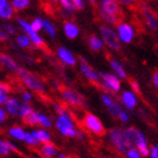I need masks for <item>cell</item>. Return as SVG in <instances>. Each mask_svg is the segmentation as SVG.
I'll return each mask as SVG.
<instances>
[{"instance_id":"cell-1","label":"cell","mask_w":158,"mask_h":158,"mask_svg":"<svg viewBox=\"0 0 158 158\" xmlns=\"http://www.w3.org/2000/svg\"><path fill=\"white\" fill-rule=\"evenodd\" d=\"M124 135L128 139L130 146L138 148L142 157H149L150 147H149L146 135L139 129L135 128V127H128L124 129Z\"/></svg>"},{"instance_id":"cell-2","label":"cell","mask_w":158,"mask_h":158,"mask_svg":"<svg viewBox=\"0 0 158 158\" xmlns=\"http://www.w3.org/2000/svg\"><path fill=\"white\" fill-rule=\"evenodd\" d=\"M99 15L107 25H116L121 17L120 3L116 0H102L99 6Z\"/></svg>"},{"instance_id":"cell-3","label":"cell","mask_w":158,"mask_h":158,"mask_svg":"<svg viewBox=\"0 0 158 158\" xmlns=\"http://www.w3.org/2000/svg\"><path fill=\"white\" fill-rule=\"evenodd\" d=\"M56 129L59 130V132L64 137H76L77 135V130L75 129V124H73V121L71 116L66 112L59 113V116H58V120L56 122Z\"/></svg>"},{"instance_id":"cell-4","label":"cell","mask_w":158,"mask_h":158,"mask_svg":"<svg viewBox=\"0 0 158 158\" xmlns=\"http://www.w3.org/2000/svg\"><path fill=\"white\" fill-rule=\"evenodd\" d=\"M18 77L23 81L24 85H26L31 90L37 93H43L45 92V85L44 82L33 73H31L28 70L25 69H19L18 71Z\"/></svg>"},{"instance_id":"cell-5","label":"cell","mask_w":158,"mask_h":158,"mask_svg":"<svg viewBox=\"0 0 158 158\" xmlns=\"http://www.w3.org/2000/svg\"><path fill=\"white\" fill-rule=\"evenodd\" d=\"M109 138L113 147L118 150L120 154L125 155V152H128V149L131 147L129 143L128 139L124 135V130H121L118 128H114L110 130L109 132Z\"/></svg>"},{"instance_id":"cell-6","label":"cell","mask_w":158,"mask_h":158,"mask_svg":"<svg viewBox=\"0 0 158 158\" xmlns=\"http://www.w3.org/2000/svg\"><path fill=\"white\" fill-rule=\"evenodd\" d=\"M99 32H101V36L104 41V44H106L107 48L114 50V51H118L121 49L122 42L115 30H113L109 25H103L99 27Z\"/></svg>"},{"instance_id":"cell-7","label":"cell","mask_w":158,"mask_h":158,"mask_svg":"<svg viewBox=\"0 0 158 158\" xmlns=\"http://www.w3.org/2000/svg\"><path fill=\"white\" fill-rule=\"evenodd\" d=\"M99 77L102 79V86L106 93L116 94L121 90V78H118L115 73H99Z\"/></svg>"},{"instance_id":"cell-8","label":"cell","mask_w":158,"mask_h":158,"mask_svg":"<svg viewBox=\"0 0 158 158\" xmlns=\"http://www.w3.org/2000/svg\"><path fill=\"white\" fill-rule=\"evenodd\" d=\"M84 122V125H85V128L87 130H89L90 132H93L94 135H104L106 133L105 131V128H104V125L103 123L101 122L98 118L92 113H87L82 120Z\"/></svg>"},{"instance_id":"cell-9","label":"cell","mask_w":158,"mask_h":158,"mask_svg":"<svg viewBox=\"0 0 158 158\" xmlns=\"http://www.w3.org/2000/svg\"><path fill=\"white\" fill-rule=\"evenodd\" d=\"M116 33L121 40L122 43L129 44L131 43L135 37V30L131 24L125 22H118L116 24Z\"/></svg>"},{"instance_id":"cell-10","label":"cell","mask_w":158,"mask_h":158,"mask_svg":"<svg viewBox=\"0 0 158 158\" xmlns=\"http://www.w3.org/2000/svg\"><path fill=\"white\" fill-rule=\"evenodd\" d=\"M19 116L23 118V121L25 124L34 127V125L40 124L39 122V113H36L31 106L27 105V103L24 102L20 107V113Z\"/></svg>"},{"instance_id":"cell-11","label":"cell","mask_w":158,"mask_h":158,"mask_svg":"<svg viewBox=\"0 0 158 158\" xmlns=\"http://www.w3.org/2000/svg\"><path fill=\"white\" fill-rule=\"evenodd\" d=\"M17 20H18V24H19L20 26L24 28V31L26 32L27 35L30 36L32 43H34L35 45L40 46V48H42V46H45V43H44V41L42 40V37H41L39 34H37L36 31L33 30V27L31 26V24H28L26 20L22 19V18H18Z\"/></svg>"},{"instance_id":"cell-12","label":"cell","mask_w":158,"mask_h":158,"mask_svg":"<svg viewBox=\"0 0 158 158\" xmlns=\"http://www.w3.org/2000/svg\"><path fill=\"white\" fill-rule=\"evenodd\" d=\"M141 14L145 20L146 26L152 32H157L158 31V17L152 13V9L148 8L147 6H143L141 8Z\"/></svg>"},{"instance_id":"cell-13","label":"cell","mask_w":158,"mask_h":158,"mask_svg":"<svg viewBox=\"0 0 158 158\" xmlns=\"http://www.w3.org/2000/svg\"><path fill=\"white\" fill-rule=\"evenodd\" d=\"M61 95H62L63 101L71 106H79L82 104L81 96L78 95L76 92H73V89L62 88L61 89Z\"/></svg>"},{"instance_id":"cell-14","label":"cell","mask_w":158,"mask_h":158,"mask_svg":"<svg viewBox=\"0 0 158 158\" xmlns=\"http://www.w3.org/2000/svg\"><path fill=\"white\" fill-rule=\"evenodd\" d=\"M121 103L128 110H133L135 107H137L138 105L137 93H135L133 90H124L121 94Z\"/></svg>"},{"instance_id":"cell-15","label":"cell","mask_w":158,"mask_h":158,"mask_svg":"<svg viewBox=\"0 0 158 158\" xmlns=\"http://www.w3.org/2000/svg\"><path fill=\"white\" fill-rule=\"evenodd\" d=\"M80 70H81L82 75L88 79L89 81L94 82V84L99 82V79H101V77H99V73H96L95 70L93 69L92 67L89 66L85 60H81V63H80Z\"/></svg>"},{"instance_id":"cell-16","label":"cell","mask_w":158,"mask_h":158,"mask_svg":"<svg viewBox=\"0 0 158 158\" xmlns=\"http://www.w3.org/2000/svg\"><path fill=\"white\" fill-rule=\"evenodd\" d=\"M56 53H58V58H59L63 63H66L68 66H75V64H76V58H75V56H73L68 49L61 46V48H59V50H58Z\"/></svg>"},{"instance_id":"cell-17","label":"cell","mask_w":158,"mask_h":158,"mask_svg":"<svg viewBox=\"0 0 158 158\" xmlns=\"http://www.w3.org/2000/svg\"><path fill=\"white\" fill-rule=\"evenodd\" d=\"M22 104L23 103H20L16 98H8L6 102V111H8V113L13 116H19Z\"/></svg>"},{"instance_id":"cell-18","label":"cell","mask_w":158,"mask_h":158,"mask_svg":"<svg viewBox=\"0 0 158 158\" xmlns=\"http://www.w3.org/2000/svg\"><path fill=\"white\" fill-rule=\"evenodd\" d=\"M110 64H111V68H112L113 73H115L118 78H121V79L128 78V75H127V71H125L124 67H123V64H122L120 61L113 59L110 61Z\"/></svg>"},{"instance_id":"cell-19","label":"cell","mask_w":158,"mask_h":158,"mask_svg":"<svg viewBox=\"0 0 158 158\" xmlns=\"http://www.w3.org/2000/svg\"><path fill=\"white\" fill-rule=\"evenodd\" d=\"M63 31H64V34H66L67 37H69L71 40H75L79 35V28L77 25H75L71 22H67L63 25Z\"/></svg>"},{"instance_id":"cell-20","label":"cell","mask_w":158,"mask_h":158,"mask_svg":"<svg viewBox=\"0 0 158 158\" xmlns=\"http://www.w3.org/2000/svg\"><path fill=\"white\" fill-rule=\"evenodd\" d=\"M0 61H1V63H2L5 67H7L8 69L13 70V71H16V73H18V71H19L20 68L17 66V63L14 61L11 56L1 53V54H0Z\"/></svg>"},{"instance_id":"cell-21","label":"cell","mask_w":158,"mask_h":158,"mask_svg":"<svg viewBox=\"0 0 158 158\" xmlns=\"http://www.w3.org/2000/svg\"><path fill=\"white\" fill-rule=\"evenodd\" d=\"M88 44L93 51L98 52V51H101V50L103 49V46H104V41H103V39H101V37H98L97 35L94 34V35H90V36H89Z\"/></svg>"},{"instance_id":"cell-22","label":"cell","mask_w":158,"mask_h":158,"mask_svg":"<svg viewBox=\"0 0 158 158\" xmlns=\"http://www.w3.org/2000/svg\"><path fill=\"white\" fill-rule=\"evenodd\" d=\"M40 152H41V155L43 156V157H53V156L56 155V152H58V150H56V146L52 145V143H50V142H45V143H43V146L41 147V150H40Z\"/></svg>"},{"instance_id":"cell-23","label":"cell","mask_w":158,"mask_h":158,"mask_svg":"<svg viewBox=\"0 0 158 158\" xmlns=\"http://www.w3.org/2000/svg\"><path fill=\"white\" fill-rule=\"evenodd\" d=\"M14 11H15V8L13 7V5L8 2L0 6V17L3 19H10L14 15Z\"/></svg>"},{"instance_id":"cell-24","label":"cell","mask_w":158,"mask_h":158,"mask_svg":"<svg viewBox=\"0 0 158 158\" xmlns=\"http://www.w3.org/2000/svg\"><path fill=\"white\" fill-rule=\"evenodd\" d=\"M17 152V149L11 142L0 140V155L8 156L10 152Z\"/></svg>"},{"instance_id":"cell-25","label":"cell","mask_w":158,"mask_h":158,"mask_svg":"<svg viewBox=\"0 0 158 158\" xmlns=\"http://www.w3.org/2000/svg\"><path fill=\"white\" fill-rule=\"evenodd\" d=\"M9 135H11L13 138L17 139V140H24L25 131H24L23 128H20V127H13V128L9 130Z\"/></svg>"},{"instance_id":"cell-26","label":"cell","mask_w":158,"mask_h":158,"mask_svg":"<svg viewBox=\"0 0 158 158\" xmlns=\"http://www.w3.org/2000/svg\"><path fill=\"white\" fill-rule=\"evenodd\" d=\"M35 132V135H36L37 139L40 140V142H42V143H45V142H50L51 140V135L50 133L46 130L44 129H41V130H36Z\"/></svg>"},{"instance_id":"cell-27","label":"cell","mask_w":158,"mask_h":158,"mask_svg":"<svg viewBox=\"0 0 158 158\" xmlns=\"http://www.w3.org/2000/svg\"><path fill=\"white\" fill-rule=\"evenodd\" d=\"M24 141L26 142L27 145L30 146H36L39 145L40 140L37 139L35 132H28V133H25V137H24Z\"/></svg>"},{"instance_id":"cell-28","label":"cell","mask_w":158,"mask_h":158,"mask_svg":"<svg viewBox=\"0 0 158 158\" xmlns=\"http://www.w3.org/2000/svg\"><path fill=\"white\" fill-rule=\"evenodd\" d=\"M109 109V112L111 113V115L113 116V118H118V115H120V113L123 111V107H122L120 104H118V102H114L112 104V105L110 106V107H107Z\"/></svg>"},{"instance_id":"cell-29","label":"cell","mask_w":158,"mask_h":158,"mask_svg":"<svg viewBox=\"0 0 158 158\" xmlns=\"http://www.w3.org/2000/svg\"><path fill=\"white\" fill-rule=\"evenodd\" d=\"M11 5L15 8V10H23L28 7L30 0H13Z\"/></svg>"},{"instance_id":"cell-30","label":"cell","mask_w":158,"mask_h":158,"mask_svg":"<svg viewBox=\"0 0 158 158\" xmlns=\"http://www.w3.org/2000/svg\"><path fill=\"white\" fill-rule=\"evenodd\" d=\"M43 27H44V30H45L46 33L49 34L52 39L56 37V28H54V26L50 23L49 20H46V19L43 20Z\"/></svg>"},{"instance_id":"cell-31","label":"cell","mask_w":158,"mask_h":158,"mask_svg":"<svg viewBox=\"0 0 158 158\" xmlns=\"http://www.w3.org/2000/svg\"><path fill=\"white\" fill-rule=\"evenodd\" d=\"M31 39L28 35H19V36L17 37V43H18V45L20 48H28L31 45Z\"/></svg>"},{"instance_id":"cell-32","label":"cell","mask_w":158,"mask_h":158,"mask_svg":"<svg viewBox=\"0 0 158 158\" xmlns=\"http://www.w3.org/2000/svg\"><path fill=\"white\" fill-rule=\"evenodd\" d=\"M125 156L128 158H141V154L139 152L138 148H135V147H130L128 149V152H125Z\"/></svg>"},{"instance_id":"cell-33","label":"cell","mask_w":158,"mask_h":158,"mask_svg":"<svg viewBox=\"0 0 158 158\" xmlns=\"http://www.w3.org/2000/svg\"><path fill=\"white\" fill-rule=\"evenodd\" d=\"M39 122L43 128H51V127H52V122H51V120H50L46 115H44V114H40L39 113Z\"/></svg>"},{"instance_id":"cell-34","label":"cell","mask_w":158,"mask_h":158,"mask_svg":"<svg viewBox=\"0 0 158 158\" xmlns=\"http://www.w3.org/2000/svg\"><path fill=\"white\" fill-rule=\"evenodd\" d=\"M59 2H60V5L62 6V8H64V9L68 10V11H73V10L76 9L71 0H59Z\"/></svg>"},{"instance_id":"cell-35","label":"cell","mask_w":158,"mask_h":158,"mask_svg":"<svg viewBox=\"0 0 158 158\" xmlns=\"http://www.w3.org/2000/svg\"><path fill=\"white\" fill-rule=\"evenodd\" d=\"M31 26L33 27V30H35L36 32H40L43 28V19H41V18H34L33 22L31 23Z\"/></svg>"},{"instance_id":"cell-36","label":"cell","mask_w":158,"mask_h":158,"mask_svg":"<svg viewBox=\"0 0 158 158\" xmlns=\"http://www.w3.org/2000/svg\"><path fill=\"white\" fill-rule=\"evenodd\" d=\"M118 118L121 122H123V123H128V122L130 121V115L128 114V112H127V111H124V110H123V111L120 113V115H118Z\"/></svg>"},{"instance_id":"cell-37","label":"cell","mask_w":158,"mask_h":158,"mask_svg":"<svg viewBox=\"0 0 158 158\" xmlns=\"http://www.w3.org/2000/svg\"><path fill=\"white\" fill-rule=\"evenodd\" d=\"M149 157L158 158V145H154L149 149Z\"/></svg>"},{"instance_id":"cell-38","label":"cell","mask_w":158,"mask_h":158,"mask_svg":"<svg viewBox=\"0 0 158 158\" xmlns=\"http://www.w3.org/2000/svg\"><path fill=\"white\" fill-rule=\"evenodd\" d=\"M116 1H118L120 5H122V6L131 7V6H133V5H135L138 0H116Z\"/></svg>"},{"instance_id":"cell-39","label":"cell","mask_w":158,"mask_h":158,"mask_svg":"<svg viewBox=\"0 0 158 158\" xmlns=\"http://www.w3.org/2000/svg\"><path fill=\"white\" fill-rule=\"evenodd\" d=\"M11 88H10V86L6 82H1L0 81V93H5V94H8L10 93Z\"/></svg>"},{"instance_id":"cell-40","label":"cell","mask_w":158,"mask_h":158,"mask_svg":"<svg viewBox=\"0 0 158 158\" xmlns=\"http://www.w3.org/2000/svg\"><path fill=\"white\" fill-rule=\"evenodd\" d=\"M73 3V6H75V8L78 10L82 9L84 8V1L82 0H71Z\"/></svg>"},{"instance_id":"cell-41","label":"cell","mask_w":158,"mask_h":158,"mask_svg":"<svg viewBox=\"0 0 158 158\" xmlns=\"http://www.w3.org/2000/svg\"><path fill=\"white\" fill-rule=\"evenodd\" d=\"M152 85H154V87L158 89V70H156L155 73H152Z\"/></svg>"},{"instance_id":"cell-42","label":"cell","mask_w":158,"mask_h":158,"mask_svg":"<svg viewBox=\"0 0 158 158\" xmlns=\"http://www.w3.org/2000/svg\"><path fill=\"white\" fill-rule=\"evenodd\" d=\"M130 84H131V87H132V89H133V92L139 94V93H140V86H139L138 82L135 81V80H131Z\"/></svg>"},{"instance_id":"cell-43","label":"cell","mask_w":158,"mask_h":158,"mask_svg":"<svg viewBox=\"0 0 158 158\" xmlns=\"http://www.w3.org/2000/svg\"><path fill=\"white\" fill-rule=\"evenodd\" d=\"M23 102L25 103H30L32 101V95H31V93L28 92H24L23 93Z\"/></svg>"},{"instance_id":"cell-44","label":"cell","mask_w":158,"mask_h":158,"mask_svg":"<svg viewBox=\"0 0 158 158\" xmlns=\"http://www.w3.org/2000/svg\"><path fill=\"white\" fill-rule=\"evenodd\" d=\"M7 118V112L3 109H0V123H3Z\"/></svg>"},{"instance_id":"cell-45","label":"cell","mask_w":158,"mask_h":158,"mask_svg":"<svg viewBox=\"0 0 158 158\" xmlns=\"http://www.w3.org/2000/svg\"><path fill=\"white\" fill-rule=\"evenodd\" d=\"M7 101H8L7 94H5V93H0V104H6Z\"/></svg>"},{"instance_id":"cell-46","label":"cell","mask_w":158,"mask_h":158,"mask_svg":"<svg viewBox=\"0 0 158 158\" xmlns=\"http://www.w3.org/2000/svg\"><path fill=\"white\" fill-rule=\"evenodd\" d=\"M5 28L9 34H15V28L11 25H5Z\"/></svg>"},{"instance_id":"cell-47","label":"cell","mask_w":158,"mask_h":158,"mask_svg":"<svg viewBox=\"0 0 158 158\" xmlns=\"http://www.w3.org/2000/svg\"><path fill=\"white\" fill-rule=\"evenodd\" d=\"M7 39H8V35L0 30V40H7Z\"/></svg>"},{"instance_id":"cell-48","label":"cell","mask_w":158,"mask_h":158,"mask_svg":"<svg viewBox=\"0 0 158 158\" xmlns=\"http://www.w3.org/2000/svg\"><path fill=\"white\" fill-rule=\"evenodd\" d=\"M7 2H8L7 0H0V6H1V5H5V3H7Z\"/></svg>"},{"instance_id":"cell-49","label":"cell","mask_w":158,"mask_h":158,"mask_svg":"<svg viewBox=\"0 0 158 158\" xmlns=\"http://www.w3.org/2000/svg\"><path fill=\"white\" fill-rule=\"evenodd\" d=\"M0 63H1V61H0Z\"/></svg>"}]
</instances>
